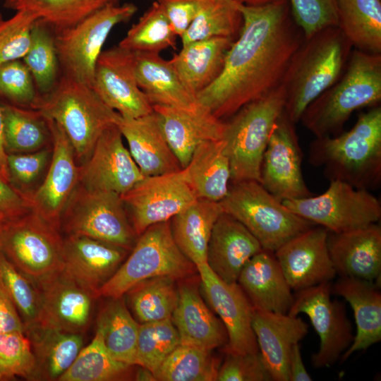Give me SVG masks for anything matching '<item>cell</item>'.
<instances>
[{
	"instance_id": "f5cc1de1",
	"label": "cell",
	"mask_w": 381,
	"mask_h": 381,
	"mask_svg": "<svg viewBox=\"0 0 381 381\" xmlns=\"http://www.w3.org/2000/svg\"><path fill=\"white\" fill-rule=\"evenodd\" d=\"M226 353L219 366L218 381H272L259 351L248 353Z\"/></svg>"
},
{
	"instance_id": "5bb4252c",
	"label": "cell",
	"mask_w": 381,
	"mask_h": 381,
	"mask_svg": "<svg viewBox=\"0 0 381 381\" xmlns=\"http://www.w3.org/2000/svg\"><path fill=\"white\" fill-rule=\"evenodd\" d=\"M295 125L284 110L272 130L261 164L260 183L282 202L313 195L303 176V153Z\"/></svg>"
},
{
	"instance_id": "94428289",
	"label": "cell",
	"mask_w": 381,
	"mask_h": 381,
	"mask_svg": "<svg viewBox=\"0 0 381 381\" xmlns=\"http://www.w3.org/2000/svg\"><path fill=\"white\" fill-rule=\"evenodd\" d=\"M135 378L136 380H155L154 374L150 370L142 367L137 371Z\"/></svg>"
},
{
	"instance_id": "4dcf8cb0",
	"label": "cell",
	"mask_w": 381,
	"mask_h": 381,
	"mask_svg": "<svg viewBox=\"0 0 381 381\" xmlns=\"http://www.w3.org/2000/svg\"><path fill=\"white\" fill-rule=\"evenodd\" d=\"M235 40L213 37L182 45L170 59L188 91L195 98L221 73L229 49Z\"/></svg>"
},
{
	"instance_id": "f6af8a7d",
	"label": "cell",
	"mask_w": 381,
	"mask_h": 381,
	"mask_svg": "<svg viewBox=\"0 0 381 381\" xmlns=\"http://www.w3.org/2000/svg\"><path fill=\"white\" fill-rule=\"evenodd\" d=\"M52 30L47 25L37 20L31 32L28 51L23 58L40 95L49 92L60 77L54 35Z\"/></svg>"
},
{
	"instance_id": "7402d4cb",
	"label": "cell",
	"mask_w": 381,
	"mask_h": 381,
	"mask_svg": "<svg viewBox=\"0 0 381 381\" xmlns=\"http://www.w3.org/2000/svg\"><path fill=\"white\" fill-rule=\"evenodd\" d=\"M128 251L90 237L68 235L64 238L63 272L97 297L98 291L114 274Z\"/></svg>"
},
{
	"instance_id": "7c38bea8",
	"label": "cell",
	"mask_w": 381,
	"mask_h": 381,
	"mask_svg": "<svg viewBox=\"0 0 381 381\" xmlns=\"http://www.w3.org/2000/svg\"><path fill=\"white\" fill-rule=\"evenodd\" d=\"M282 203L298 216L333 233L362 228L381 218V204L374 195L338 180L329 181L320 195Z\"/></svg>"
},
{
	"instance_id": "ba28073f",
	"label": "cell",
	"mask_w": 381,
	"mask_h": 381,
	"mask_svg": "<svg viewBox=\"0 0 381 381\" xmlns=\"http://www.w3.org/2000/svg\"><path fill=\"white\" fill-rule=\"evenodd\" d=\"M114 274L102 286L97 297L119 298L136 284L158 277L183 279L195 265L176 246L170 220L147 227Z\"/></svg>"
},
{
	"instance_id": "be15d7a7",
	"label": "cell",
	"mask_w": 381,
	"mask_h": 381,
	"mask_svg": "<svg viewBox=\"0 0 381 381\" xmlns=\"http://www.w3.org/2000/svg\"><path fill=\"white\" fill-rule=\"evenodd\" d=\"M2 223H0V253L1 252V235Z\"/></svg>"
},
{
	"instance_id": "d6a6232c",
	"label": "cell",
	"mask_w": 381,
	"mask_h": 381,
	"mask_svg": "<svg viewBox=\"0 0 381 381\" xmlns=\"http://www.w3.org/2000/svg\"><path fill=\"white\" fill-rule=\"evenodd\" d=\"M181 171L197 199L220 202L227 195L231 181L224 140H211L200 144Z\"/></svg>"
},
{
	"instance_id": "8d00e7d4",
	"label": "cell",
	"mask_w": 381,
	"mask_h": 381,
	"mask_svg": "<svg viewBox=\"0 0 381 381\" xmlns=\"http://www.w3.org/2000/svg\"><path fill=\"white\" fill-rule=\"evenodd\" d=\"M97 318V329L108 351L116 360L135 365L139 323L123 297L109 298Z\"/></svg>"
},
{
	"instance_id": "4316f807",
	"label": "cell",
	"mask_w": 381,
	"mask_h": 381,
	"mask_svg": "<svg viewBox=\"0 0 381 381\" xmlns=\"http://www.w3.org/2000/svg\"><path fill=\"white\" fill-rule=\"evenodd\" d=\"M262 250L258 241L240 222L223 212L212 231L207 264L224 282L236 283L246 262Z\"/></svg>"
},
{
	"instance_id": "836d02e7",
	"label": "cell",
	"mask_w": 381,
	"mask_h": 381,
	"mask_svg": "<svg viewBox=\"0 0 381 381\" xmlns=\"http://www.w3.org/2000/svg\"><path fill=\"white\" fill-rule=\"evenodd\" d=\"M222 213L219 202L198 199L171 219V234L176 246L195 267L207 263L212 231Z\"/></svg>"
},
{
	"instance_id": "e575fe53",
	"label": "cell",
	"mask_w": 381,
	"mask_h": 381,
	"mask_svg": "<svg viewBox=\"0 0 381 381\" xmlns=\"http://www.w3.org/2000/svg\"><path fill=\"white\" fill-rule=\"evenodd\" d=\"M35 358L39 380H58L83 346V334L40 327H25Z\"/></svg>"
},
{
	"instance_id": "ab89813d",
	"label": "cell",
	"mask_w": 381,
	"mask_h": 381,
	"mask_svg": "<svg viewBox=\"0 0 381 381\" xmlns=\"http://www.w3.org/2000/svg\"><path fill=\"white\" fill-rule=\"evenodd\" d=\"M1 107L7 155L32 152L46 147L51 134L47 119L39 110L10 104Z\"/></svg>"
},
{
	"instance_id": "ee69618b",
	"label": "cell",
	"mask_w": 381,
	"mask_h": 381,
	"mask_svg": "<svg viewBox=\"0 0 381 381\" xmlns=\"http://www.w3.org/2000/svg\"><path fill=\"white\" fill-rule=\"evenodd\" d=\"M176 37L161 4L154 1L119 46L133 52L158 53L176 47Z\"/></svg>"
},
{
	"instance_id": "11a10c76",
	"label": "cell",
	"mask_w": 381,
	"mask_h": 381,
	"mask_svg": "<svg viewBox=\"0 0 381 381\" xmlns=\"http://www.w3.org/2000/svg\"><path fill=\"white\" fill-rule=\"evenodd\" d=\"M202 0H158L171 26L180 37L195 19Z\"/></svg>"
},
{
	"instance_id": "603a6c76",
	"label": "cell",
	"mask_w": 381,
	"mask_h": 381,
	"mask_svg": "<svg viewBox=\"0 0 381 381\" xmlns=\"http://www.w3.org/2000/svg\"><path fill=\"white\" fill-rule=\"evenodd\" d=\"M152 107L181 169L188 164L200 144L223 139L225 122L198 103L191 108Z\"/></svg>"
},
{
	"instance_id": "8fae6325",
	"label": "cell",
	"mask_w": 381,
	"mask_h": 381,
	"mask_svg": "<svg viewBox=\"0 0 381 381\" xmlns=\"http://www.w3.org/2000/svg\"><path fill=\"white\" fill-rule=\"evenodd\" d=\"M60 229L66 236H85L128 250L138 236L121 195L90 190L79 183L64 210Z\"/></svg>"
},
{
	"instance_id": "8992f818",
	"label": "cell",
	"mask_w": 381,
	"mask_h": 381,
	"mask_svg": "<svg viewBox=\"0 0 381 381\" xmlns=\"http://www.w3.org/2000/svg\"><path fill=\"white\" fill-rule=\"evenodd\" d=\"M284 104V90L279 85L265 96L244 105L224 121L223 140L232 183H260L263 154Z\"/></svg>"
},
{
	"instance_id": "44dd1931",
	"label": "cell",
	"mask_w": 381,
	"mask_h": 381,
	"mask_svg": "<svg viewBox=\"0 0 381 381\" xmlns=\"http://www.w3.org/2000/svg\"><path fill=\"white\" fill-rule=\"evenodd\" d=\"M41 305L36 325L83 334L92 315L95 295L63 270L37 286ZM34 325V324H33Z\"/></svg>"
},
{
	"instance_id": "e7e4bbea",
	"label": "cell",
	"mask_w": 381,
	"mask_h": 381,
	"mask_svg": "<svg viewBox=\"0 0 381 381\" xmlns=\"http://www.w3.org/2000/svg\"><path fill=\"white\" fill-rule=\"evenodd\" d=\"M3 380H5L3 375L1 374L0 373V381H3Z\"/></svg>"
},
{
	"instance_id": "b9f144b4",
	"label": "cell",
	"mask_w": 381,
	"mask_h": 381,
	"mask_svg": "<svg viewBox=\"0 0 381 381\" xmlns=\"http://www.w3.org/2000/svg\"><path fill=\"white\" fill-rule=\"evenodd\" d=\"M133 365L114 358L96 332L92 341L83 347L68 369L58 381H115L131 377Z\"/></svg>"
},
{
	"instance_id": "6f0895ef",
	"label": "cell",
	"mask_w": 381,
	"mask_h": 381,
	"mask_svg": "<svg viewBox=\"0 0 381 381\" xmlns=\"http://www.w3.org/2000/svg\"><path fill=\"white\" fill-rule=\"evenodd\" d=\"M24 332V325L0 274V334Z\"/></svg>"
},
{
	"instance_id": "1f68e13d",
	"label": "cell",
	"mask_w": 381,
	"mask_h": 381,
	"mask_svg": "<svg viewBox=\"0 0 381 381\" xmlns=\"http://www.w3.org/2000/svg\"><path fill=\"white\" fill-rule=\"evenodd\" d=\"M134 53L138 85L152 106L191 108L197 104L170 60L158 53Z\"/></svg>"
},
{
	"instance_id": "2e32d148",
	"label": "cell",
	"mask_w": 381,
	"mask_h": 381,
	"mask_svg": "<svg viewBox=\"0 0 381 381\" xmlns=\"http://www.w3.org/2000/svg\"><path fill=\"white\" fill-rule=\"evenodd\" d=\"M92 87L122 117L138 118L154 111L136 80L135 53L119 45L101 52L95 64Z\"/></svg>"
},
{
	"instance_id": "e0dca14e",
	"label": "cell",
	"mask_w": 381,
	"mask_h": 381,
	"mask_svg": "<svg viewBox=\"0 0 381 381\" xmlns=\"http://www.w3.org/2000/svg\"><path fill=\"white\" fill-rule=\"evenodd\" d=\"M46 119L53 145L50 164L43 182L29 198L31 210L61 231V217L79 183V165L63 129Z\"/></svg>"
},
{
	"instance_id": "30bf717a",
	"label": "cell",
	"mask_w": 381,
	"mask_h": 381,
	"mask_svg": "<svg viewBox=\"0 0 381 381\" xmlns=\"http://www.w3.org/2000/svg\"><path fill=\"white\" fill-rule=\"evenodd\" d=\"M137 11L131 3L107 6L70 28L54 32L62 75L92 86L95 64L109 33Z\"/></svg>"
},
{
	"instance_id": "83f0119b",
	"label": "cell",
	"mask_w": 381,
	"mask_h": 381,
	"mask_svg": "<svg viewBox=\"0 0 381 381\" xmlns=\"http://www.w3.org/2000/svg\"><path fill=\"white\" fill-rule=\"evenodd\" d=\"M179 298L171 320L180 344L213 350L228 343L226 329L202 298L198 287L189 281L178 286Z\"/></svg>"
},
{
	"instance_id": "7bdbcfd3",
	"label": "cell",
	"mask_w": 381,
	"mask_h": 381,
	"mask_svg": "<svg viewBox=\"0 0 381 381\" xmlns=\"http://www.w3.org/2000/svg\"><path fill=\"white\" fill-rule=\"evenodd\" d=\"M211 350L180 344L154 373L159 381H214L219 362Z\"/></svg>"
},
{
	"instance_id": "c3c4849f",
	"label": "cell",
	"mask_w": 381,
	"mask_h": 381,
	"mask_svg": "<svg viewBox=\"0 0 381 381\" xmlns=\"http://www.w3.org/2000/svg\"><path fill=\"white\" fill-rule=\"evenodd\" d=\"M0 274L25 327L36 323L41 305L38 286L0 253Z\"/></svg>"
},
{
	"instance_id": "f546056e",
	"label": "cell",
	"mask_w": 381,
	"mask_h": 381,
	"mask_svg": "<svg viewBox=\"0 0 381 381\" xmlns=\"http://www.w3.org/2000/svg\"><path fill=\"white\" fill-rule=\"evenodd\" d=\"M378 288L374 282L349 277H341L332 286V294L341 296L351 305L356 324V333L342 354V361L381 339V294Z\"/></svg>"
},
{
	"instance_id": "277c9868",
	"label": "cell",
	"mask_w": 381,
	"mask_h": 381,
	"mask_svg": "<svg viewBox=\"0 0 381 381\" xmlns=\"http://www.w3.org/2000/svg\"><path fill=\"white\" fill-rule=\"evenodd\" d=\"M343 75L304 110L300 121L315 138L341 133L351 114L381 100V54L351 51Z\"/></svg>"
},
{
	"instance_id": "03108f58",
	"label": "cell",
	"mask_w": 381,
	"mask_h": 381,
	"mask_svg": "<svg viewBox=\"0 0 381 381\" xmlns=\"http://www.w3.org/2000/svg\"><path fill=\"white\" fill-rule=\"evenodd\" d=\"M154 1H158V0H154Z\"/></svg>"
},
{
	"instance_id": "6da1fadb",
	"label": "cell",
	"mask_w": 381,
	"mask_h": 381,
	"mask_svg": "<svg viewBox=\"0 0 381 381\" xmlns=\"http://www.w3.org/2000/svg\"><path fill=\"white\" fill-rule=\"evenodd\" d=\"M243 26L218 78L196 97L216 117L229 119L278 87L305 37L288 0L260 6L238 2Z\"/></svg>"
},
{
	"instance_id": "9c48e42d",
	"label": "cell",
	"mask_w": 381,
	"mask_h": 381,
	"mask_svg": "<svg viewBox=\"0 0 381 381\" xmlns=\"http://www.w3.org/2000/svg\"><path fill=\"white\" fill-rule=\"evenodd\" d=\"M60 230L33 210L2 224L1 252L37 286L63 270Z\"/></svg>"
},
{
	"instance_id": "db71d44e",
	"label": "cell",
	"mask_w": 381,
	"mask_h": 381,
	"mask_svg": "<svg viewBox=\"0 0 381 381\" xmlns=\"http://www.w3.org/2000/svg\"><path fill=\"white\" fill-rule=\"evenodd\" d=\"M51 151L45 147L32 152L8 154L7 164L11 179L23 186L32 184L45 169Z\"/></svg>"
},
{
	"instance_id": "52a82bcc",
	"label": "cell",
	"mask_w": 381,
	"mask_h": 381,
	"mask_svg": "<svg viewBox=\"0 0 381 381\" xmlns=\"http://www.w3.org/2000/svg\"><path fill=\"white\" fill-rule=\"evenodd\" d=\"M223 212L240 222L263 250L274 252L315 224L289 210L256 181L232 183L220 202Z\"/></svg>"
},
{
	"instance_id": "ac0fdd59",
	"label": "cell",
	"mask_w": 381,
	"mask_h": 381,
	"mask_svg": "<svg viewBox=\"0 0 381 381\" xmlns=\"http://www.w3.org/2000/svg\"><path fill=\"white\" fill-rule=\"evenodd\" d=\"M196 268L206 301L226 329V352L243 354L259 351L252 327L253 307L238 284L224 282L207 263Z\"/></svg>"
},
{
	"instance_id": "d6986e66",
	"label": "cell",
	"mask_w": 381,
	"mask_h": 381,
	"mask_svg": "<svg viewBox=\"0 0 381 381\" xmlns=\"http://www.w3.org/2000/svg\"><path fill=\"white\" fill-rule=\"evenodd\" d=\"M144 177L124 146L117 125L102 133L90 157L79 165L78 183L94 190L122 195Z\"/></svg>"
},
{
	"instance_id": "816d5d0a",
	"label": "cell",
	"mask_w": 381,
	"mask_h": 381,
	"mask_svg": "<svg viewBox=\"0 0 381 381\" xmlns=\"http://www.w3.org/2000/svg\"><path fill=\"white\" fill-rule=\"evenodd\" d=\"M39 95L33 78L23 61L18 59L0 65V96L18 105L32 108Z\"/></svg>"
},
{
	"instance_id": "d590c367",
	"label": "cell",
	"mask_w": 381,
	"mask_h": 381,
	"mask_svg": "<svg viewBox=\"0 0 381 381\" xmlns=\"http://www.w3.org/2000/svg\"><path fill=\"white\" fill-rule=\"evenodd\" d=\"M337 26L352 47L381 53L380 0H337Z\"/></svg>"
},
{
	"instance_id": "680465c9",
	"label": "cell",
	"mask_w": 381,
	"mask_h": 381,
	"mask_svg": "<svg viewBox=\"0 0 381 381\" xmlns=\"http://www.w3.org/2000/svg\"><path fill=\"white\" fill-rule=\"evenodd\" d=\"M289 381H310L311 376L303 363L299 343L293 346L289 358Z\"/></svg>"
},
{
	"instance_id": "484cf974",
	"label": "cell",
	"mask_w": 381,
	"mask_h": 381,
	"mask_svg": "<svg viewBox=\"0 0 381 381\" xmlns=\"http://www.w3.org/2000/svg\"><path fill=\"white\" fill-rule=\"evenodd\" d=\"M116 125L144 176L167 174L181 169L155 111L138 118H124L120 115Z\"/></svg>"
},
{
	"instance_id": "681fc988",
	"label": "cell",
	"mask_w": 381,
	"mask_h": 381,
	"mask_svg": "<svg viewBox=\"0 0 381 381\" xmlns=\"http://www.w3.org/2000/svg\"><path fill=\"white\" fill-rule=\"evenodd\" d=\"M37 20L34 15L23 11H16L8 19L0 13V65L25 56Z\"/></svg>"
},
{
	"instance_id": "91938a15",
	"label": "cell",
	"mask_w": 381,
	"mask_h": 381,
	"mask_svg": "<svg viewBox=\"0 0 381 381\" xmlns=\"http://www.w3.org/2000/svg\"><path fill=\"white\" fill-rule=\"evenodd\" d=\"M0 177L7 183H10L11 177L7 164V153L4 145V122L1 107L0 105Z\"/></svg>"
},
{
	"instance_id": "d4e9b609",
	"label": "cell",
	"mask_w": 381,
	"mask_h": 381,
	"mask_svg": "<svg viewBox=\"0 0 381 381\" xmlns=\"http://www.w3.org/2000/svg\"><path fill=\"white\" fill-rule=\"evenodd\" d=\"M252 327L272 381H289L290 352L307 334L308 324L298 316L253 308Z\"/></svg>"
},
{
	"instance_id": "3957f363",
	"label": "cell",
	"mask_w": 381,
	"mask_h": 381,
	"mask_svg": "<svg viewBox=\"0 0 381 381\" xmlns=\"http://www.w3.org/2000/svg\"><path fill=\"white\" fill-rule=\"evenodd\" d=\"M351 48L338 26L304 38L280 84L285 94L284 112L293 123L299 122L306 107L340 78Z\"/></svg>"
},
{
	"instance_id": "5b68a950",
	"label": "cell",
	"mask_w": 381,
	"mask_h": 381,
	"mask_svg": "<svg viewBox=\"0 0 381 381\" xmlns=\"http://www.w3.org/2000/svg\"><path fill=\"white\" fill-rule=\"evenodd\" d=\"M58 123L71 143L77 162L90 156L102 133L116 125L120 114L108 107L92 86L61 75L32 107Z\"/></svg>"
},
{
	"instance_id": "9f6ffc18",
	"label": "cell",
	"mask_w": 381,
	"mask_h": 381,
	"mask_svg": "<svg viewBox=\"0 0 381 381\" xmlns=\"http://www.w3.org/2000/svg\"><path fill=\"white\" fill-rule=\"evenodd\" d=\"M30 210L29 194L12 188L0 177V223L12 220Z\"/></svg>"
},
{
	"instance_id": "7dc6e473",
	"label": "cell",
	"mask_w": 381,
	"mask_h": 381,
	"mask_svg": "<svg viewBox=\"0 0 381 381\" xmlns=\"http://www.w3.org/2000/svg\"><path fill=\"white\" fill-rule=\"evenodd\" d=\"M0 373L5 380H39L31 343L24 332L0 334Z\"/></svg>"
},
{
	"instance_id": "4fadbf2b",
	"label": "cell",
	"mask_w": 381,
	"mask_h": 381,
	"mask_svg": "<svg viewBox=\"0 0 381 381\" xmlns=\"http://www.w3.org/2000/svg\"><path fill=\"white\" fill-rule=\"evenodd\" d=\"M331 294L330 282L296 291L287 313L292 316L306 314L318 334L319 349L311 357L312 364L316 368L335 363L354 338L344 304L332 300Z\"/></svg>"
},
{
	"instance_id": "ffe728a7",
	"label": "cell",
	"mask_w": 381,
	"mask_h": 381,
	"mask_svg": "<svg viewBox=\"0 0 381 381\" xmlns=\"http://www.w3.org/2000/svg\"><path fill=\"white\" fill-rule=\"evenodd\" d=\"M328 233L325 228L315 225L274 252L291 290L296 292L329 282L337 275L327 248Z\"/></svg>"
},
{
	"instance_id": "6125c7cd",
	"label": "cell",
	"mask_w": 381,
	"mask_h": 381,
	"mask_svg": "<svg viewBox=\"0 0 381 381\" xmlns=\"http://www.w3.org/2000/svg\"><path fill=\"white\" fill-rule=\"evenodd\" d=\"M236 1L247 6H260L276 0H236Z\"/></svg>"
},
{
	"instance_id": "7a4b0ae2",
	"label": "cell",
	"mask_w": 381,
	"mask_h": 381,
	"mask_svg": "<svg viewBox=\"0 0 381 381\" xmlns=\"http://www.w3.org/2000/svg\"><path fill=\"white\" fill-rule=\"evenodd\" d=\"M308 162L322 167L329 181L338 180L367 190L381 184V107L359 115L349 131L315 138L310 144Z\"/></svg>"
},
{
	"instance_id": "9a60e30c",
	"label": "cell",
	"mask_w": 381,
	"mask_h": 381,
	"mask_svg": "<svg viewBox=\"0 0 381 381\" xmlns=\"http://www.w3.org/2000/svg\"><path fill=\"white\" fill-rule=\"evenodd\" d=\"M121 196L138 236L151 225L171 220L198 200L181 169L145 176Z\"/></svg>"
},
{
	"instance_id": "bcb514c9",
	"label": "cell",
	"mask_w": 381,
	"mask_h": 381,
	"mask_svg": "<svg viewBox=\"0 0 381 381\" xmlns=\"http://www.w3.org/2000/svg\"><path fill=\"white\" fill-rule=\"evenodd\" d=\"M180 343L178 331L171 318L139 323L135 365L154 374Z\"/></svg>"
},
{
	"instance_id": "74e56055",
	"label": "cell",
	"mask_w": 381,
	"mask_h": 381,
	"mask_svg": "<svg viewBox=\"0 0 381 381\" xmlns=\"http://www.w3.org/2000/svg\"><path fill=\"white\" fill-rule=\"evenodd\" d=\"M122 0H4V6L26 11L58 32L70 28L88 16Z\"/></svg>"
},
{
	"instance_id": "f907efd6",
	"label": "cell",
	"mask_w": 381,
	"mask_h": 381,
	"mask_svg": "<svg viewBox=\"0 0 381 381\" xmlns=\"http://www.w3.org/2000/svg\"><path fill=\"white\" fill-rule=\"evenodd\" d=\"M291 16L305 38L337 26V0H288Z\"/></svg>"
},
{
	"instance_id": "cb8c5ba5",
	"label": "cell",
	"mask_w": 381,
	"mask_h": 381,
	"mask_svg": "<svg viewBox=\"0 0 381 381\" xmlns=\"http://www.w3.org/2000/svg\"><path fill=\"white\" fill-rule=\"evenodd\" d=\"M327 248L337 274L380 284L381 227L377 223L345 232L329 231Z\"/></svg>"
},
{
	"instance_id": "f1b7e54d",
	"label": "cell",
	"mask_w": 381,
	"mask_h": 381,
	"mask_svg": "<svg viewBox=\"0 0 381 381\" xmlns=\"http://www.w3.org/2000/svg\"><path fill=\"white\" fill-rule=\"evenodd\" d=\"M237 283L254 309L287 313L294 294L273 252L262 250L243 267Z\"/></svg>"
},
{
	"instance_id": "f35d334b",
	"label": "cell",
	"mask_w": 381,
	"mask_h": 381,
	"mask_svg": "<svg viewBox=\"0 0 381 381\" xmlns=\"http://www.w3.org/2000/svg\"><path fill=\"white\" fill-rule=\"evenodd\" d=\"M176 279L158 277L140 282L123 296L138 323L171 318L179 298Z\"/></svg>"
},
{
	"instance_id": "60d3db41",
	"label": "cell",
	"mask_w": 381,
	"mask_h": 381,
	"mask_svg": "<svg viewBox=\"0 0 381 381\" xmlns=\"http://www.w3.org/2000/svg\"><path fill=\"white\" fill-rule=\"evenodd\" d=\"M243 26V16L236 0H202L188 28L181 37L183 44L213 37L236 40Z\"/></svg>"
}]
</instances>
